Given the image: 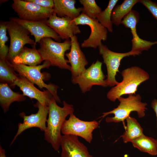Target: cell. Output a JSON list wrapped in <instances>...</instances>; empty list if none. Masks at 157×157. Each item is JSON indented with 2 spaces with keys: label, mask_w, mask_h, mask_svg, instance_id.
Here are the masks:
<instances>
[{
  "label": "cell",
  "mask_w": 157,
  "mask_h": 157,
  "mask_svg": "<svg viewBox=\"0 0 157 157\" xmlns=\"http://www.w3.org/2000/svg\"><path fill=\"white\" fill-rule=\"evenodd\" d=\"M142 3L157 20V4L150 0H140Z\"/></svg>",
  "instance_id": "29"
},
{
  "label": "cell",
  "mask_w": 157,
  "mask_h": 157,
  "mask_svg": "<svg viewBox=\"0 0 157 157\" xmlns=\"http://www.w3.org/2000/svg\"><path fill=\"white\" fill-rule=\"evenodd\" d=\"M60 157H94L90 155L87 147L80 141L77 136L62 135Z\"/></svg>",
  "instance_id": "16"
},
{
  "label": "cell",
  "mask_w": 157,
  "mask_h": 157,
  "mask_svg": "<svg viewBox=\"0 0 157 157\" xmlns=\"http://www.w3.org/2000/svg\"><path fill=\"white\" fill-rule=\"evenodd\" d=\"M15 85L19 88L24 96L28 97L31 99H35L43 105L48 106L51 99L53 97L48 90H44V91L40 90L25 77L20 75L15 82Z\"/></svg>",
  "instance_id": "18"
},
{
  "label": "cell",
  "mask_w": 157,
  "mask_h": 157,
  "mask_svg": "<svg viewBox=\"0 0 157 157\" xmlns=\"http://www.w3.org/2000/svg\"><path fill=\"white\" fill-rule=\"evenodd\" d=\"M70 52L65 54L71 65L72 78L76 77L84 71L88 62L81 50L77 37L74 35L71 38Z\"/></svg>",
  "instance_id": "17"
},
{
  "label": "cell",
  "mask_w": 157,
  "mask_h": 157,
  "mask_svg": "<svg viewBox=\"0 0 157 157\" xmlns=\"http://www.w3.org/2000/svg\"><path fill=\"white\" fill-rule=\"evenodd\" d=\"M10 63L15 71L20 75L25 77L33 84H36L40 89L43 88H46L51 93L56 102H61L57 94L58 87L53 84H46L43 81L45 76L41 72V69L44 68H49L51 65L50 62L45 61L42 65L33 66Z\"/></svg>",
  "instance_id": "6"
},
{
  "label": "cell",
  "mask_w": 157,
  "mask_h": 157,
  "mask_svg": "<svg viewBox=\"0 0 157 157\" xmlns=\"http://www.w3.org/2000/svg\"><path fill=\"white\" fill-rule=\"evenodd\" d=\"M0 4H2V3H3L4 2H5L6 1H8V0H1L0 1Z\"/></svg>",
  "instance_id": "33"
},
{
  "label": "cell",
  "mask_w": 157,
  "mask_h": 157,
  "mask_svg": "<svg viewBox=\"0 0 157 157\" xmlns=\"http://www.w3.org/2000/svg\"><path fill=\"white\" fill-rule=\"evenodd\" d=\"M23 94L13 92L6 84H0V104L4 113L8 111L10 104L15 101L20 102L25 100Z\"/></svg>",
  "instance_id": "21"
},
{
  "label": "cell",
  "mask_w": 157,
  "mask_h": 157,
  "mask_svg": "<svg viewBox=\"0 0 157 157\" xmlns=\"http://www.w3.org/2000/svg\"><path fill=\"white\" fill-rule=\"evenodd\" d=\"M140 15L136 11L132 10L122 19L121 24L131 29L133 38L131 40V50L140 53L147 51L154 45L157 44V41L152 42L144 40L140 38L136 31V26L139 22Z\"/></svg>",
  "instance_id": "14"
},
{
  "label": "cell",
  "mask_w": 157,
  "mask_h": 157,
  "mask_svg": "<svg viewBox=\"0 0 157 157\" xmlns=\"http://www.w3.org/2000/svg\"><path fill=\"white\" fill-rule=\"evenodd\" d=\"M122 81L112 88L107 94L108 99L115 102L122 96L135 94L138 86L149 78L148 73L138 66H133L121 72Z\"/></svg>",
  "instance_id": "2"
},
{
  "label": "cell",
  "mask_w": 157,
  "mask_h": 157,
  "mask_svg": "<svg viewBox=\"0 0 157 157\" xmlns=\"http://www.w3.org/2000/svg\"><path fill=\"white\" fill-rule=\"evenodd\" d=\"M117 99L120 102L117 107L112 110L102 113L99 118L103 119L109 114H113V117H106V121L108 123H119L124 122L133 111L137 113L139 118L144 116L145 112L147 109V104L142 102L141 97L139 94H129L127 98L120 97Z\"/></svg>",
  "instance_id": "4"
},
{
  "label": "cell",
  "mask_w": 157,
  "mask_h": 157,
  "mask_svg": "<svg viewBox=\"0 0 157 157\" xmlns=\"http://www.w3.org/2000/svg\"><path fill=\"white\" fill-rule=\"evenodd\" d=\"M53 12L59 17H67L74 19L79 17L82 7H75V0H53Z\"/></svg>",
  "instance_id": "19"
},
{
  "label": "cell",
  "mask_w": 157,
  "mask_h": 157,
  "mask_svg": "<svg viewBox=\"0 0 157 157\" xmlns=\"http://www.w3.org/2000/svg\"><path fill=\"white\" fill-rule=\"evenodd\" d=\"M34 106L38 108L36 113H32L29 115H26L23 112L19 114V116L23 119V122L18 124L17 131L10 145L13 143L18 136L26 129L37 127L39 128L42 131H45L49 113L48 106L43 105L38 101L34 104Z\"/></svg>",
  "instance_id": "12"
},
{
  "label": "cell",
  "mask_w": 157,
  "mask_h": 157,
  "mask_svg": "<svg viewBox=\"0 0 157 157\" xmlns=\"http://www.w3.org/2000/svg\"><path fill=\"white\" fill-rule=\"evenodd\" d=\"M118 1V0H110L106 9L99 13L96 17L99 22L109 32L113 31V23L111 19L112 12Z\"/></svg>",
  "instance_id": "26"
},
{
  "label": "cell",
  "mask_w": 157,
  "mask_h": 157,
  "mask_svg": "<svg viewBox=\"0 0 157 157\" xmlns=\"http://www.w3.org/2000/svg\"><path fill=\"white\" fill-rule=\"evenodd\" d=\"M98 122L84 121L80 119L74 114L69 115V119L64 122L61 129L63 135H71L79 136L89 143L93 139V131L99 126Z\"/></svg>",
  "instance_id": "10"
},
{
  "label": "cell",
  "mask_w": 157,
  "mask_h": 157,
  "mask_svg": "<svg viewBox=\"0 0 157 157\" xmlns=\"http://www.w3.org/2000/svg\"><path fill=\"white\" fill-rule=\"evenodd\" d=\"M38 43L40 48L38 50L43 60L49 61L52 66L71 71V66L65 58V52L70 49L71 40H66L60 42L54 41L51 38H45Z\"/></svg>",
  "instance_id": "3"
},
{
  "label": "cell",
  "mask_w": 157,
  "mask_h": 157,
  "mask_svg": "<svg viewBox=\"0 0 157 157\" xmlns=\"http://www.w3.org/2000/svg\"><path fill=\"white\" fill-rule=\"evenodd\" d=\"M133 147L152 156L157 154V139L143 134L131 142Z\"/></svg>",
  "instance_id": "23"
},
{
  "label": "cell",
  "mask_w": 157,
  "mask_h": 157,
  "mask_svg": "<svg viewBox=\"0 0 157 157\" xmlns=\"http://www.w3.org/2000/svg\"><path fill=\"white\" fill-rule=\"evenodd\" d=\"M102 65V63L97 60L79 75L72 78V82L78 84L83 93L90 91L94 85L108 86Z\"/></svg>",
  "instance_id": "9"
},
{
  "label": "cell",
  "mask_w": 157,
  "mask_h": 157,
  "mask_svg": "<svg viewBox=\"0 0 157 157\" xmlns=\"http://www.w3.org/2000/svg\"><path fill=\"white\" fill-rule=\"evenodd\" d=\"M78 1L83 6L81 13L90 18L96 19L98 14L102 11L94 0H79Z\"/></svg>",
  "instance_id": "27"
},
{
  "label": "cell",
  "mask_w": 157,
  "mask_h": 157,
  "mask_svg": "<svg viewBox=\"0 0 157 157\" xmlns=\"http://www.w3.org/2000/svg\"><path fill=\"white\" fill-rule=\"evenodd\" d=\"M77 25H87L91 29L89 38L84 40L81 44L83 48L91 47L96 49L107 38L108 30L101 24L97 19L90 18L83 13L74 19Z\"/></svg>",
  "instance_id": "11"
},
{
  "label": "cell",
  "mask_w": 157,
  "mask_h": 157,
  "mask_svg": "<svg viewBox=\"0 0 157 157\" xmlns=\"http://www.w3.org/2000/svg\"><path fill=\"white\" fill-rule=\"evenodd\" d=\"M11 7L19 18L28 21L47 20L53 12V9L42 7L27 0H13Z\"/></svg>",
  "instance_id": "8"
},
{
  "label": "cell",
  "mask_w": 157,
  "mask_h": 157,
  "mask_svg": "<svg viewBox=\"0 0 157 157\" xmlns=\"http://www.w3.org/2000/svg\"><path fill=\"white\" fill-rule=\"evenodd\" d=\"M9 20H13L21 25L33 35L36 43H39L42 38H50L57 42H60L61 39L58 34L46 24V20L31 21L22 19L17 17H10Z\"/></svg>",
  "instance_id": "13"
},
{
  "label": "cell",
  "mask_w": 157,
  "mask_h": 157,
  "mask_svg": "<svg viewBox=\"0 0 157 157\" xmlns=\"http://www.w3.org/2000/svg\"><path fill=\"white\" fill-rule=\"evenodd\" d=\"M15 71L11 63L7 58L0 59L1 83L6 84L10 87L14 88L15 82L19 76Z\"/></svg>",
  "instance_id": "22"
},
{
  "label": "cell",
  "mask_w": 157,
  "mask_h": 157,
  "mask_svg": "<svg viewBox=\"0 0 157 157\" xmlns=\"http://www.w3.org/2000/svg\"><path fill=\"white\" fill-rule=\"evenodd\" d=\"M63 107L56 104L53 97L49 105L48 117L44 132V139L56 151H58L62 137L61 131L63 124L68 115L74 113L73 106L63 101Z\"/></svg>",
  "instance_id": "1"
},
{
  "label": "cell",
  "mask_w": 157,
  "mask_h": 157,
  "mask_svg": "<svg viewBox=\"0 0 157 157\" xmlns=\"http://www.w3.org/2000/svg\"><path fill=\"white\" fill-rule=\"evenodd\" d=\"M151 107L155 112L156 117L157 125V99H154L151 102Z\"/></svg>",
  "instance_id": "31"
},
{
  "label": "cell",
  "mask_w": 157,
  "mask_h": 157,
  "mask_svg": "<svg viewBox=\"0 0 157 157\" xmlns=\"http://www.w3.org/2000/svg\"><path fill=\"white\" fill-rule=\"evenodd\" d=\"M42 7L53 9L54 7L53 0H27Z\"/></svg>",
  "instance_id": "30"
},
{
  "label": "cell",
  "mask_w": 157,
  "mask_h": 157,
  "mask_svg": "<svg viewBox=\"0 0 157 157\" xmlns=\"http://www.w3.org/2000/svg\"><path fill=\"white\" fill-rule=\"evenodd\" d=\"M126 120L125 131L120 136L124 143L131 142L143 134V129L137 120L130 116Z\"/></svg>",
  "instance_id": "25"
},
{
  "label": "cell",
  "mask_w": 157,
  "mask_h": 157,
  "mask_svg": "<svg viewBox=\"0 0 157 157\" xmlns=\"http://www.w3.org/2000/svg\"><path fill=\"white\" fill-rule=\"evenodd\" d=\"M47 24L53 29L62 40H68L81 32L74 19L67 17H59L54 12L46 20Z\"/></svg>",
  "instance_id": "15"
},
{
  "label": "cell",
  "mask_w": 157,
  "mask_h": 157,
  "mask_svg": "<svg viewBox=\"0 0 157 157\" xmlns=\"http://www.w3.org/2000/svg\"><path fill=\"white\" fill-rule=\"evenodd\" d=\"M6 22H0V59L7 58L9 51V47L6 45L8 41L7 35Z\"/></svg>",
  "instance_id": "28"
},
{
  "label": "cell",
  "mask_w": 157,
  "mask_h": 157,
  "mask_svg": "<svg viewBox=\"0 0 157 157\" xmlns=\"http://www.w3.org/2000/svg\"><path fill=\"white\" fill-rule=\"evenodd\" d=\"M6 22L10 39L7 58L10 62L19 53L25 44H29L33 47L35 46L36 43L30 38V33L26 28L13 20Z\"/></svg>",
  "instance_id": "5"
},
{
  "label": "cell",
  "mask_w": 157,
  "mask_h": 157,
  "mask_svg": "<svg viewBox=\"0 0 157 157\" xmlns=\"http://www.w3.org/2000/svg\"><path fill=\"white\" fill-rule=\"evenodd\" d=\"M0 157H6L5 151L1 145H0Z\"/></svg>",
  "instance_id": "32"
},
{
  "label": "cell",
  "mask_w": 157,
  "mask_h": 157,
  "mask_svg": "<svg viewBox=\"0 0 157 157\" xmlns=\"http://www.w3.org/2000/svg\"><path fill=\"white\" fill-rule=\"evenodd\" d=\"M43 61L42 57L35 46L30 48L24 46L19 53L10 62L15 64L33 66L40 64Z\"/></svg>",
  "instance_id": "20"
},
{
  "label": "cell",
  "mask_w": 157,
  "mask_h": 157,
  "mask_svg": "<svg viewBox=\"0 0 157 157\" xmlns=\"http://www.w3.org/2000/svg\"><path fill=\"white\" fill-rule=\"evenodd\" d=\"M140 1V0H125L121 4L115 6L111 14V19L113 24L117 26L121 24L124 17Z\"/></svg>",
  "instance_id": "24"
},
{
  "label": "cell",
  "mask_w": 157,
  "mask_h": 157,
  "mask_svg": "<svg viewBox=\"0 0 157 157\" xmlns=\"http://www.w3.org/2000/svg\"><path fill=\"white\" fill-rule=\"evenodd\" d=\"M99 54L102 56L103 62L107 70V78L106 81L108 86H113L119 83L115 79L120 62L124 58L131 56H135L140 54L131 50L126 53H118L110 50L106 45L102 43L98 47Z\"/></svg>",
  "instance_id": "7"
}]
</instances>
